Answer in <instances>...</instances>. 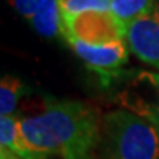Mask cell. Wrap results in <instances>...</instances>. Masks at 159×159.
<instances>
[{
  "instance_id": "6da1fadb",
  "label": "cell",
  "mask_w": 159,
  "mask_h": 159,
  "mask_svg": "<svg viewBox=\"0 0 159 159\" xmlns=\"http://www.w3.org/2000/svg\"><path fill=\"white\" fill-rule=\"evenodd\" d=\"M21 131L35 152L50 159H94L100 144V127L90 106L62 100L43 112L21 119Z\"/></svg>"
},
{
  "instance_id": "7a4b0ae2",
  "label": "cell",
  "mask_w": 159,
  "mask_h": 159,
  "mask_svg": "<svg viewBox=\"0 0 159 159\" xmlns=\"http://www.w3.org/2000/svg\"><path fill=\"white\" fill-rule=\"evenodd\" d=\"M100 159H159V131L148 119L130 111L105 115Z\"/></svg>"
},
{
  "instance_id": "3957f363",
  "label": "cell",
  "mask_w": 159,
  "mask_h": 159,
  "mask_svg": "<svg viewBox=\"0 0 159 159\" xmlns=\"http://www.w3.org/2000/svg\"><path fill=\"white\" fill-rule=\"evenodd\" d=\"M62 16V15H61ZM127 27L111 11H90L75 16H62V37L87 44H105L125 39Z\"/></svg>"
},
{
  "instance_id": "277c9868",
  "label": "cell",
  "mask_w": 159,
  "mask_h": 159,
  "mask_svg": "<svg viewBox=\"0 0 159 159\" xmlns=\"http://www.w3.org/2000/svg\"><path fill=\"white\" fill-rule=\"evenodd\" d=\"M80 59H83L87 68L94 71L103 81L122 74V66L128 61V44L125 40L111 41L105 44H87L80 40L66 41Z\"/></svg>"
},
{
  "instance_id": "5b68a950",
  "label": "cell",
  "mask_w": 159,
  "mask_h": 159,
  "mask_svg": "<svg viewBox=\"0 0 159 159\" xmlns=\"http://www.w3.org/2000/svg\"><path fill=\"white\" fill-rule=\"evenodd\" d=\"M125 41L140 61L159 69V18L155 12L128 24Z\"/></svg>"
},
{
  "instance_id": "8992f818",
  "label": "cell",
  "mask_w": 159,
  "mask_h": 159,
  "mask_svg": "<svg viewBox=\"0 0 159 159\" xmlns=\"http://www.w3.org/2000/svg\"><path fill=\"white\" fill-rule=\"evenodd\" d=\"M0 146L11 149L22 159H49L44 155L35 152L25 142L21 131V119L15 115L0 118Z\"/></svg>"
},
{
  "instance_id": "52a82bcc",
  "label": "cell",
  "mask_w": 159,
  "mask_h": 159,
  "mask_svg": "<svg viewBox=\"0 0 159 159\" xmlns=\"http://www.w3.org/2000/svg\"><path fill=\"white\" fill-rule=\"evenodd\" d=\"M28 21L33 28L43 37L52 39L56 35H62V16L57 0L47 2Z\"/></svg>"
},
{
  "instance_id": "ba28073f",
  "label": "cell",
  "mask_w": 159,
  "mask_h": 159,
  "mask_svg": "<svg viewBox=\"0 0 159 159\" xmlns=\"http://www.w3.org/2000/svg\"><path fill=\"white\" fill-rule=\"evenodd\" d=\"M155 0H111L109 11L127 27L139 18L155 12Z\"/></svg>"
},
{
  "instance_id": "9c48e42d",
  "label": "cell",
  "mask_w": 159,
  "mask_h": 159,
  "mask_svg": "<svg viewBox=\"0 0 159 159\" xmlns=\"http://www.w3.org/2000/svg\"><path fill=\"white\" fill-rule=\"evenodd\" d=\"M24 90L25 89L21 84V81L15 77L5 75L2 78V84H0V114L2 116L13 115Z\"/></svg>"
},
{
  "instance_id": "30bf717a",
  "label": "cell",
  "mask_w": 159,
  "mask_h": 159,
  "mask_svg": "<svg viewBox=\"0 0 159 159\" xmlns=\"http://www.w3.org/2000/svg\"><path fill=\"white\" fill-rule=\"evenodd\" d=\"M62 16H75L90 11H109L111 0H57Z\"/></svg>"
},
{
  "instance_id": "8fae6325",
  "label": "cell",
  "mask_w": 159,
  "mask_h": 159,
  "mask_svg": "<svg viewBox=\"0 0 159 159\" xmlns=\"http://www.w3.org/2000/svg\"><path fill=\"white\" fill-rule=\"evenodd\" d=\"M9 2L19 15L30 19L50 0H9Z\"/></svg>"
},
{
  "instance_id": "7c38bea8",
  "label": "cell",
  "mask_w": 159,
  "mask_h": 159,
  "mask_svg": "<svg viewBox=\"0 0 159 159\" xmlns=\"http://www.w3.org/2000/svg\"><path fill=\"white\" fill-rule=\"evenodd\" d=\"M152 78L156 85V111H155V118L152 121V125L159 131V72H152Z\"/></svg>"
},
{
  "instance_id": "4fadbf2b",
  "label": "cell",
  "mask_w": 159,
  "mask_h": 159,
  "mask_svg": "<svg viewBox=\"0 0 159 159\" xmlns=\"http://www.w3.org/2000/svg\"><path fill=\"white\" fill-rule=\"evenodd\" d=\"M0 159H22V158L19 155H16L15 152H12L11 149L0 146Z\"/></svg>"
},
{
  "instance_id": "5bb4252c",
  "label": "cell",
  "mask_w": 159,
  "mask_h": 159,
  "mask_svg": "<svg viewBox=\"0 0 159 159\" xmlns=\"http://www.w3.org/2000/svg\"><path fill=\"white\" fill-rule=\"evenodd\" d=\"M155 13H156V16L159 18V5L156 6V9H155Z\"/></svg>"
}]
</instances>
